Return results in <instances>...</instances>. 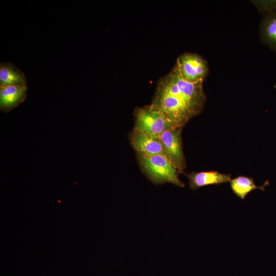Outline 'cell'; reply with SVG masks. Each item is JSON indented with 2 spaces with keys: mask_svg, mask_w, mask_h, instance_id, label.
Masks as SVG:
<instances>
[{
  "mask_svg": "<svg viewBox=\"0 0 276 276\" xmlns=\"http://www.w3.org/2000/svg\"><path fill=\"white\" fill-rule=\"evenodd\" d=\"M186 175L189 179L190 189L194 191L206 186L220 185L229 182L231 179L230 174H223L213 170L193 172Z\"/></svg>",
  "mask_w": 276,
  "mask_h": 276,
  "instance_id": "ba28073f",
  "label": "cell"
},
{
  "mask_svg": "<svg viewBox=\"0 0 276 276\" xmlns=\"http://www.w3.org/2000/svg\"><path fill=\"white\" fill-rule=\"evenodd\" d=\"M134 116V128L157 137H160L165 131L176 127L165 114L150 105L136 108Z\"/></svg>",
  "mask_w": 276,
  "mask_h": 276,
  "instance_id": "3957f363",
  "label": "cell"
},
{
  "mask_svg": "<svg viewBox=\"0 0 276 276\" xmlns=\"http://www.w3.org/2000/svg\"><path fill=\"white\" fill-rule=\"evenodd\" d=\"M28 86L21 85L0 86V109L9 112L26 99Z\"/></svg>",
  "mask_w": 276,
  "mask_h": 276,
  "instance_id": "52a82bcc",
  "label": "cell"
},
{
  "mask_svg": "<svg viewBox=\"0 0 276 276\" xmlns=\"http://www.w3.org/2000/svg\"><path fill=\"white\" fill-rule=\"evenodd\" d=\"M203 82L184 80L175 63L158 80L150 106L165 114L176 127L183 128L203 110L206 99Z\"/></svg>",
  "mask_w": 276,
  "mask_h": 276,
  "instance_id": "6da1fadb",
  "label": "cell"
},
{
  "mask_svg": "<svg viewBox=\"0 0 276 276\" xmlns=\"http://www.w3.org/2000/svg\"><path fill=\"white\" fill-rule=\"evenodd\" d=\"M130 141L137 154L143 155L160 154L167 157L160 137L152 136L133 128L130 134Z\"/></svg>",
  "mask_w": 276,
  "mask_h": 276,
  "instance_id": "8992f818",
  "label": "cell"
},
{
  "mask_svg": "<svg viewBox=\"0 0 276 276\" xmlns=\"http://www.w3.org/2000/svg\"><path fill=\"white\" fill-rule=\"evenodd\" d=\"M175 63L181 77L189 83L203 82L209 73L208 62L197 53H184L178 57Z\"/></svg>",
  "mask_w": 276,
  "mask_h": 276,
  "instance_id": "277c9868",
  "label": "cell"
},
{
  "mask_svg": "<svg viewBox=\"0 0 276 276\" xmlns=\"http://www.w3.org/2000/svg\"><path fill=\"white\" fill-rule=\"evenodd\" d=\"M256 7L265 15L276 12V1H254Z\"/></svg>",
  "mask_w": 276,
  "mask_h": 276,
  "instance_id": "7c38bea8",
  "label": "cell"
},
{
  "mask_svg": "<svg viewBox=\"0 0 276 276\" xmlns=\"http://www.w3.org/2000/svg\"><path fill=\"white\" fill-rule=\"evenodd\" d=\"M260 35L262 42L276 52V12L265 15L261 23Z\"/></svg>",
  "mask_w": 276,
  "mask_h": 276,
  "instance_id": "30bf717a",
  "label": "cell"
},
{
  "mask_svg": "<svg viewBox=\"0 0 276 276\" xmlns=\"http://www.w3.org/2000/svg\"><path fill=\"white\" fill-rule=\"evenodd\" d=\"M137 155L141 171L154 184L168 182L180 188L185 187L184 183L179 179L177 169L166 156L160 154Z\"/></svg>",
  "mask_w": 276,
  "mask_h": 276,
  "instance_id": "7a4b0ae2",
  "label": "cell"
},
{
  "mask_svg": "<svg viewBox=\"0 0 276 276\" xmlns=\"http://www.w3.org/2000/svg\"><path fill=\"white\" fill-rule=\"evenodd\" d=\"M229 183L233 192L242 200H244L246 196L254 190L258 189L264 191L265 187L269 183L266 182L262 186H257L253 178L242 175L231 179Z\"/></svg>",
  "mask_w": 276,
  "mask_h": 276,
  "instance_id": "8fae6325",
  "label": "cell"
},
{
  "mask_svg": "<svg viewBox=\"0 0 276 276\" xmlns=\"http://www.w3.org/2000/svg\"><path fill=\"white\" fill-rule=\"evenodd\" d=\"M4 85L27 86L24 73L10 62L0 65V86Z\"/></svg>",
  "mask_w": 276,
  "mask_h": 276,
  "instance_id": "9c48e42d",
  "label": "cell"
},
{
  "mask_svg": "<svg viewBox=\"0 0 276 276\" xmlns=\"http://www.w3.org/2000/svg\"><path fill=\"white\" fill-rule=\"evenodd\" d=\"M182 128H171L165 131L160 136L167 157L176 167L179 174L183 173L187 166L182 149Z\"/></svg>",
  "mask_w": 276,
  "mask_h": 276,
  "instance_id": "5b68a950",
  "label": "cell"
}]
</instances>
